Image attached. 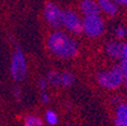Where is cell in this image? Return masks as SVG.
<instances>
[{"instance_id":"cell-1","label":"cell","mask_w":127,"mask_h":126,"mask_svg":"<svg viewBox=\"0 0 127 126\" xmlns=\"http://www.w3.org/2000/svg\"><path fill=\"white\" fill-rule=\"evenodd\" d=\"M48 48L53 55L63 59L74 58L78 52V45L74 39L60 31H56L48 39Z\"/></svg>"},{"instance_id":"cell-2","label":"cell","mask_w":127,"mask_h":126,"mask_svg":"<svg viewBox=\"0 0 127 126\" xmlns=\"http://www.w3.org/2000/svg\"><path fill=\"white\" fill-rule=\"evenodd\" d=\"M98 82L106 89H117L124 82V72L122 66H114L108 71L98 74Z\"/></svg>"},{"instance_id":"cell-3","label":"cell","mask_w":127,"mask_h":126,"mask_svg":"<svg viewBox=\"0 0 127 126\" xmlns=\"http://www.w3.org/2000/svg\"><path fill=\"white\" fill-rule=\"evenodd\" d=\"M27 74V64L26 58L24 56L23 50L19 47H16L13 56H11L10 64V75L14 81L22 82Z\"/></svg>"},{"instance_id":"cell-4","label":"cell","mask_w":127,"mask_h":126,"mask_svg":"<svg viewBox=\"0 0 127 126\" xmlns=\"http://www.w3.org/2000/svg\"><path fill=\"white\" fill-rule=\"evenodd\" d=\"M103 19L101 16H87L83 19V32L87 37L96 38L103 32Z\"/></svg>"},{"instance_id":"cell-5","label":"cell","mask_w":127,"mask_h":126,"mask_svg":"<svg viewBox=\"0 0 127 126\" xmlns=\"http://www.w3.org/2000/svg\"><path fill=\"white\" fill-rule=\"evenodd\" d=\"M63 13L59 6L53 2H47L44 6V18L47 23L53 29H58L63 25Z\"/></svg>"},{"instance_id":"cell-6","label":"cell","mask_w":127,"mask_h":126,"mask_svg":"<svg viewBox=\"0 0 127 126\" xmlns=\"http://www.w3.org/2000/svg\"><path fill=\"white\" fill-rule=\"evenodd\" d=\"M63 25L73 34L79 35L83 33V22L73 10H65L63 13Z\"/></svg>"},{"instance_id":"cell-7","label":"cell","mask_w":127,"mask_h":126,"mask_svg":"<svg viewBox=\"0 0 127 126\" xmlns=\"http://www.w3.org/2000/svg\"><path fill=\"white\" fill-rule=\"evenodd\" d=\"M81 11L85 15V17H87V16H100L101 9L98 2L92 1V0H84L81 2Z\"/></svg>"},{"instance_id":"cell-8","label":"cell","mask_w":127,"mask_h":126,"mask_svg":"<svg viewBox=\"0 0 127 126\" xmlns=\"http://www.w3.org/2000/svg\"><path fill=\"white\" fill-rule=\"evenodd\" d=\"M123 48H124V44L116 41H111L107 43L106 51L110 57L116 58V59H120L123 56Z\"/></svg>"},{"instance_id":"cell-9","label":"cell","mask_w":127,"mask_h":126,"mask_svg":"<svg viewBox=\"0 0 127 126\" xmlns=\"http://www.w3.org/2000/svg\"><path fill=\"white\" fill-rule=\"evenodd\" d=\"M116 126H127V103L119 105L116 111V118H115Z\"/></svg>"},{"instance_id":"cell-10","label":"cell","mask_w":127,"mask_h":126,"mask_svg":"<svg viewBox=\"0 0 127 126\" xmlns=\"http://www.w3.org/2000/svg\"><path fill=\"white\" fill-rule=\"evenodd\" d=\"M99 6H100V9L103 10L107 15L109 16H115L118 11V7L114 1H110V0H100L99 1Z\"/></svg>"},{"instance_id":"cell-11","label":"cell","mask_w":127,"mask_h":126,"mask_svg":"<svg viewBox=\"0 0 127 126\" xmlns=\"http://www.w3.org/2000/svg\"><path fill=\"white\" fill-rule=\"evenodd\" d=\"M75 82V77L74 75L69 72H65L64 74L60 75V84L65 87H69L73 85V83Z\"/></svg>"},{"instance_id":"cell-12","label":"cell","mask_w":127,"mask_h":126,"mask_svg":"<svg viewBox=\"0 0 127 126\" xmlns=\"http://www.w3.org/2000/svg\"><path fill=\"white\" fill-rule=\"evenodd\" d=\"M47 82L51 84L52 86H58L60 85V74L56 71H50L47 75Z\"/></svg>"},{"instance_id":"cell-13","label":"cell","mask_w":127,"mask_h":126,"mask_svg":"<svg viewBox=\"0 0 127 126\" xmlns=\"http://www.w3.org/2000/svg\"><path fill=\"white\" fill-rule=\"evenodd\" d=\"M45 121L51 126L57 125V124H58V116H57V114H56L55 111L48 110L47 113H45Z\"/></svg>"},{"instance_id":"cell-14","label":"cell","mask_w":127,"mask_h":126,"mask_svg":"<svg viewBox=\"0 0 127 126\" xmlns=\"http://www.w3.org/2000/svg\"><path fill=\"white\" fill-rule=\"evenodd\" d=\"M24 124H25V126H43L42 121L35 116H27Z\"/></svg>"},{"instance_id":"cell-15","label":"cell","mask_w":127,"mask_h":126,"mask_svg":"<svg viewBox=\"0 0 127 126\" xmlns=\"http://www.w3.org/2000/svg\"><path fill=\"white\" fill-rule=\"evenodd\" d=\"M122 69L123 72H127V44H124V48H123V56H122Z\"/></svg>"},{"instance_id":"cell-16","label":"cell","mask_w":127,"mask_h":126,"mask_svg":"<svg viewBox=\"0 0 127 126\" xmlns=\"http://www.w3.org/2000/svg\"><path fill=\"white\" fill-rule=\"evenodd\" d=\"M115 33H116V37H117V38L122 39V38H124L125 34H126V30H125V27L119 26V27H117V29H116Z\"/></svg>"},{"instance_id":"cell-17","label":"cell","mask_w":127,"mask_h":126,"mask_svg":"<svg viewBox=\"0 0 127 126\" xmlns=\"http://www.w3.org/2000/svg\"><path fill=\"white\" fill-rule=\"evenodd\" d=\"M47 86H48L47 80H45V79H41V80H40V81H39V87H40V90L44 92L45 90H47Z\"/></svg>"},{"instance_id":"cell-18","label":"cell","mask_w":127,"mask_h":126,"mask_svg":"<svg viewBox=\"0 0 127 126\" xmlns=\"http://www.w3.org/2000/svg\"><path fill=\"white\" fill-rule=\"evenodd\" d=\"M13 93H14V97H15L16 99H17V100H21V97H22V91H21V89H19L18 86H15V87H14Z\"/></svg>"},{"instance_id":"cell-19","label":"cell","mask_w":127,"mask_h":126,"mask_svg":"<svg viewBox=\"0 0 127 126\" xmlns=\"http://www.w3.org/2000/svg\"><path fill=\"white\" fill-rule=\"evenodd\" d=\"M42 101H43L44 103H48V102H49V95H48L45 92H43V93H42Z\"/></svg>"},{"instance_id":"cell-20","label":"cell","mask_w":127,"mask_h":126,"mask_svg":"<svg viewBox=\"0 0 127 126\" xmlns=\"http://www.w3.org/2000/svg\"><path fill=\"white\" fill-rule=\"evenodd\" d=\"M115 3L116 5H120V6H124V5L127 6V0H117V1H115Z\"/></svg>"},{"instance_id":"cell-21","label":"cell","mask_w":127,"mask_h":126,"mask_svg":"<svg viewBox=\"0 0 127 126\" xmlns=\"http://www.w3.org/2000/svg\"><path fill=\"white\" fill-rule=\"evenodd\" d=\"M66 126H73V125H71V124H67Z\"/></svg>"}]
</instances>
